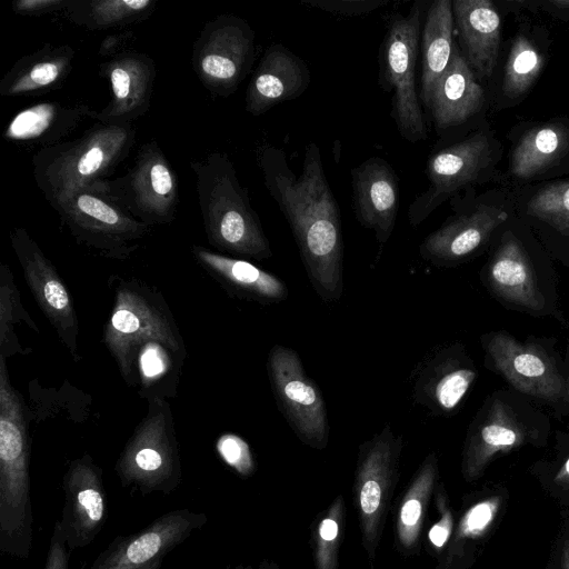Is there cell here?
Segmentation results:
<instances>
[{"instance_id": "cell-1", "label": "cell", "mask_w": 569, "mask_h": 569, "mask_svg": "<svg viewBox=\"0 0 569 569\" xmlns=\"http://www.w3.org/2000/svg\"><path fill=\"white\" fill-rule=\"evenodd\" d=\"M258 163L270 197L290 226L315 291L325 302L338 301L343 291L342 224L319 147L307 144L299 176L276 147L261 148Z\"/></svg>"}, {"instance_id": "cell-2", "label": "cell", "mask_w": 569, "mask_h": 569, "mask_svg": "<svg viewBox=\"0 0 569 569\" xmlns=\"http://www.w3.org/2000/svg\"><path fill=\"white\" fill-rule=\"evenodd\" d=\"M190 168L208 242L241 259L270 258L269 240L229 156L212 151L192 160Z\"/></svg>"}, {"instance_id": "cell-3", "label": "cell", "mask_w": 569, "mask_h": 569, "mask_svg": "<svg viewBox=\"0 0 569 569\" xmlns=\"http://www.w3.org/2000/svg\"><path fill=\"white\" fill-rule=\"evenodd\" d=\"M133 124L97 122L80 137L40 148L32 158L34 181L50 204L73 191L107 180L130 153Z\"/></svg>"}, {"instance_id": "cell-4", "label": "cell", "mask_w": 569, "mask_h": 569, "mask_svg": "<svg viewBox=\"0 0 569 569\" xmlns=\"http://www.w3.org/2000/svg\"><path fill=\"white\" fill-rule=\"evenodd\" d=\"M113 306L103 342L129 385L139 353L160 345L186 349L180 330L161 291L137 278H111Z\"/></svg>"}, {"instance_id": "cell-5", "label": "cell", "mask_w": 569, "mask_h": 569, "mask_svg": "<svg viewBox=\"0 0 569 569\" xmlns=\"http://www.w3.org/2000/svg\"><path fill=\"white\" fill-rule=\"evenodd\" d=\"M51 207L78 244L106 259H128L151 231L111 197L104 180L82 187Z\"/></svg>"}, {"instance_id": "cell-6", "label": "cell", "mask_w": 569, "mask_h": 569, "mask_svg": "<svg viewBox=\"0 0 569 569\" xmlns=\"http://www.w3.org/2000/svg\"><path fill=\"white\" fill-rule=\"evenodd\" d=\"M147 401V413L118 457L114 471L122 487H131L142 495H169L182 480L173 416L166 399Z\"/></svg>"}, {"instance_id": "cell-7", "label": "cell", "mask_w": 569, "mask_h": 569, "mask_svg": "<svg viewBox=\"0 0 569 569\" xmlns=\"http://www.w3.org/2000/svg\"><path fill=\"white\" fill-rule=\"evenodd\" d=\"M403 439L390 425L359 446L353 502L358 513L361 543L375 560L383 532L393 490L399 478Z\"/></svg>"}, {"instance_id": "cell-8", "label": "cell", "mask_w": 569, "mask_h": 569, "mask_svg": "<svg viewBox=\"0 0 569 569\" xmlns=\"http://www.w3.org/2000/svg\"><path fill=\"white\" fill-rule=\"evenodd\" d=\"M423 3L417 1L407 16L392 17L382 43L381 71L392 92V118L400 136L416 143L427 139V126L416 89Z\"/></svg>"}, {"instance_id": "cell-9", "label": "cell", "mask_w": 569, "mask_h": 569, "mask_svg": "<svg viewBox=\"0 0 569 569\" xmlns=\"http://www.w3.org/2000/svg\"><path fill=\"white\" fill-rule=\"evenodd\" d=\"M257 53L256 33L236 14H220L202 27L192 44L191 64L202 86L221 98L244 80Z\"/></svg>"}, {"instance_id": "cell-10", "label": "cell", "mask_w": 569, "mask_h": 569, "mask_svg": "<svg viewBox=\"0 0 569 569\" xmlns=\"http://www.w3.org/2000/svg\"><path fill=\"white\" fill-rule=\"evenodd\" d=\"M111 197L136 220L150 227L171 223L179 206L178 178L160 146L143 143L128 171L104 180Z\"/></svg>"}, {"instance_id": "cell-11", "label": "cell", "mask_w": 569, "mask_h": 569, "mask_svg": "<svg viewBox=\"0 0 569 569\" xmlns=\"http://www.w3.org/2000/svg\"><path fill=\"white\" fill-rule=\"evenodd\" d=\"M267 372L278 408L297 437L322 450L329 440L326 402L291 348L276 345L268 355Z\"/></svg>"}, {"instance_id": "cell-12", "label": "cell", "mask_w": 569, "mask_h": 569, "mask_svg": "<svg viewBox=\"0 0 569 569\" xmlns=\"http://www.w3.org/2000/svg\"><path fill=\"white\" fill-rule=\"evenodd\" d=\"M207 520L206 513L187 508L169 511L137 532L116 537L81 569H160L164 558Z\"/></svg>"}, {"instance_id": "cell-13", "label": "cell", "mask_w": 569, "mask_h": 569, "mask_svg": "<svg viewBox=\"0 0 569 569\" xmlns=\"http://www.w3.org/2000/svg\"><path fill=\"white\" fill-rule=\"evenodd\" d=\"M10 240L36 302L54 328L60 341L71 356L78 359L77 313L72 297L53 262L24 228H13L10 231Z\"/></svg>"}, {"instance_id": "cell-14", "label": "cell", "mask_w": 569, "mask_h": 569, "mask_svg": "<svg viewBox=\"0 0 569 569\" xmlns=\"http://www.w3.org/2000/svg\"><path fill=\"white\" fill-rule=\"evenodd\" d=\"M489 160V140L480 132L432 152L426 169L428 187L408 209L410 224L422 223L446 199L475 181Z\"/></svg>"}, {"instance_id": "cell-15", "label": "cell", "mask_w": 569, "mask_h": 569, "mask_svg": "<svg viewBox=\"0 0 569 569\" xmlns=\"http://www.w3.org/2000/svg\"><path fill=\"white\" fill-rule=\"evenodd\" d=\"M62 488L64 505L59 521L67 546L73 551L90 545L107 520L102 469L86 453L69 462Z\"/></svg>"}, {"instance_id": "cell-16", "label": "cell", "mask_w": 569, "mask_h": 569, "mask_svg": "<svg viewBox=\"0 0 569 569\" xmlns=\"http://www.w3.org/2000/svg\"><path fill=\"white\" fill-rule=\"evenodd\" d=\"M151 57L136 50H123L103 61L99 73L110 84L111 99L94 113L104 124H133L150 109L156 80Z\"/></svg>"}, {"instance_id": "cell-17", "label": "cell", "mask_w": 569, "mask_h": 569, "mask_svg": "<svg viewBox=\"0 0 569 569\" xmlns=\"http://www.w3.org/2000/svg\"><path fill=\"white\" fill-rule=\"evenodd\" d=\"M476 376L458 346L433 350L410 376L413 401L432 415L449 416L458 408Z\"/></svg>"}, {"instance_id": "cell-18", "label": "cell", "mask_w": 569, "mask_h": 569, "mask_svg": "<svg viewBox=\"0 0 569 569\" xmlns=\"http://www.w3.org/2000/svg\"><path fill=\"white\" fill-rule=\"evenodd\" d=\"M486 349L498 371L517 390L547 401L566 396L561 375L551 359L536 346L498 332L489 337Z\"/></svg>"}, {"instance_id": "cell-19", "label": "cell", "mask_w": 569, "mask_h": 569, "mask_svg": "<svg viewBox=\"0 0 569 569\" xmlns=\"http://www.w3.org/2000/svg\"><path fill=\"white\" fill-rule=\"evenodd\" d=\"M352 202L358 222L380 244L393 232L399 210V180L388 161L371 157L351 171Z\"/></svg>"}, {"instance_id": "cell-20", "label": "cell", "mask_w": 569, "mask_h": 569, "mask_svg": "<svg viewBox=\"0 0 569 569\" xmlns=\"http://www.w3.org/2000/svg\"><path fill=\"white\" fill-rule=\"evenodd\" d=\"M311 80L307 63L282 43L264 51L246 91V110L260 116L274 106L299 98Z\"/></svg>"}, {"instance_id": "cell-21", "label": "cell", "mask_w": 569, "mask_h": 569, "mask_svg": "<svg viewBox=\"0 0 569 569\" xmlns=\"http://www.w3.org/2000/svg\"><path fill=\"white\" fill-rule=\"evenodd\" d=\"M507 217L506 211L486 204L459 213L429 233L421 242L419 253L436 266L459 263L482 246Z\"/></svg>"}, {"instance_id": "cell-22", "label": "cell", "mask_w": 569, "mask_h": 569, "mask_svg": "<svg viewBox=\"0 0 569 569\" xmlns=\"http://www.w3.org/2000/svg\"><path fill=\"white\" fill-rule=\"evenodd\" d=\"M197 262L230 293L263 305L287 299L289 291L281 279L252 262L192 246Z\"/></svg>"}, {"instance_id": "cell-23", "label": "cell", "mask_w": 569, "mask_h": 569, "mask_svg": "<svg viewBox=\"0 0 569 569\" xmlns=\"http://www.w3.org/2000/svg\"><path fill=\"white\" fill-rule=\"evenodd\" d=\"M94 113L87 104L40 102L16 113L2 136L11 142L46 148L62 142L63 138L86 119L93 118Z\"/></svg>"}, {"instance_id": "cell-24", "label": "cell", "mask_w": 569, "mask_h": 569, "mask_svg": "<svg viewBox=\"0 0 569 569\" xmlns=\"http://www.w3.org/2000/svg\"><path fill=\"white\" fill-rule=\"evenodd\" d=\"M483 103V90L475 72L455 47L443 74L431 89L427 108L438 129L463 123L477 113Z\"/></svg>"}, {"instance_id": "cell-25", "label": "cell", "mask_w": 569, "mask_h": 569, "mask_svg": "<svg viewBox=\"0 0 569 569\" xmlns=\"http://www.w3.org/2000/svg\"><path fill=\"white\" fill-rule=\"evenodd\" d=\"M452 12L465 59L481 78L489 77L500 40L498 12L488 0H455Z\"/></svg>"}, {"instance_id": "cell-26", "label": "cell", "mask_w": 569, "mask_h": 569, "mask_svg": "<svg viewBox=\"0 0 569 569\" xmlns=\"http://www.w3.org/2000/svg\"><path fill=\"white\" fill-rule=\"evenodd\" d=\"M74 56L69 44H46L23 56L0 80V96H33L57 88L71 72Z\"/></svg>"}, {"instance_id": "cell-27", "label": "cell", "mask_w": 569, "mask_h": 569, "mask_svg": "<svg viewBox=\"0 0 569 569\" xmlns=\"http://www.w3.org/2000/svg\"><path fill=\"white\" fill-rule=\"evenodd\" d=\"M438 476V460L430 452L411 478L397 510L395 536L398 550L405 556L417 555L421 546L427 508Z\"/></svg>"}, {"instance_id": "cell-28", "label": "cell", "mask_w": 569, "mask_h": 569, "mask_svg": "<svg viewBox=\"0 0 569 569\" xmlns=\"http://www.w3.org/2000/svg\"><path fill=\"white\" fill-rule=\"evenodd\" d=\"M488 279L490 287L503 299L528 309L541 307V296L531 266L513 238L505 239L497 250Z\"/></svg>"}, {"instance_id": "cell-29", "label": "cell", "mask_w": 569, "mask_h": 569, "mask_svg": "<svg viewBox=\"0 0 569 569\" xmlns=\"http://www.w3.org/2000/svg\"><path fill=\"white\" fill-rule=\"evenodd\" d=\"M452 1L436 0L429 7L422 29L420 96L427 108L432 87L449 66L453 52Z\"/></svg>"}, {"instance_id": "cell-30", "label": "cell", "mask_w": 569, "mask_h": 569, "mask_svg": "<svg viewBox=\"0 0 569 569\" xmlns=\"http://www.w3.org/2000/svg\"><path fill=\"white\" fill-rule=\"evenodd\" d=\"M467 441V466L472 469L500 449L517 446L525 438V426L503 402H492L471 426Z\"/></svg>"}, {"instance_id": "cell-31", "label": "cell", "mask_w": 569, "mask_h": 569, "mask_svg": "<svg viewBox=\"0 0 569 569\" xmlns=\"http://www.w3.org/2000/svg\"><path fill=\"white\" fill-rule=\"evenodd\" d=\"M156 6L157 0H69L63 11L76 26L104 30L146 20Z\"/></svg>"}, {"instance_id": "cell-32", "label": "cell", "mask_w": 569, "mask_h": 569, "mask_svg": "<svg viewBox=\"0 0 569 569\" xmlns=\"http://www.w3.org/2000/svg\"><path fill=\"white\" fill-rule=\"evenodd\" d=\"M568 146V132L558 124L532 129L521 138L512 152L511 171L519 178H530L562 156Z\"/></svg>"}, {"instance_id": "cell-33", "label": "cell", "mask_w": 569, "mask_h": 569, "mask_svg": "<svg viewBox=\"0 0 569 569\" xmlns=\"http://www.w3.org/2000/svg\"><path fill=\"white\" fill-rule=\"evenodd\" d=\"M23 322L30 329L39 331L21 303V297L14 284L11 269L0 264V357L7 359L13 355H26L24 349L14 333V325Z\"/></svg>"}, {"instance_id": "cell-34", "label": "cell", "mask_w": 569, "mask_h": 569, "mask_svg": "<svg viewBox=\"0 0 569 569\" xmlns=\"http://www.w3.org/2000/svg\"><path fill=\"white\" fill-rule=\"evenodd\" d=\"M346 521L343 496L339 495L330 506L317 516L311 526V540L316 569H337L338 556Z\"/></svg>"}, {"instance_id": "cell-35", "label": "cell", "mask_w": 569, "mask_h": 569, "mask_svg": "<svg viewBox=\"0 0 569 569\" xmlns=\"http://www.w3.org/2000/svg\"><path fill=\"white\" fill-rule=\"evenodd\" d=\"M542 57L523 36H518L511 46L505 68L502 89L509 98L523 94L542 68Z\"/></svg>"}, {"instance_id": "cell-36", "label": "cell", "mask_w": 569, "mask_h": 569, "mask_svg": "<svg viewBox=\"0 0 569 569\" xmlns=\"http://www.w3.org/2000/svg\"><path fill=\"white\" fill-rule=\"evenodd\" d=\"M528 211L558 227L569 224V181L539 190L529 201Z\"/></svg>"}, {"instance_id": "cell-37", "label": "cell", "mask_w": 569, "mask_h": 569, "mask_svg": "<svg viewBox=\"0 0 569 569\" xmlns=\"http://www.w3.org/2000/svg\"><path fill=\"white\" fill-rule=\"evenodd\" d=\"M217 451L221 459L243 477L251 476L256 463L249 445L233 433L222 435L217 441Z\"/></svg>"}, {"instance_id": "cell-38", "label": "cell", "mask_w": 569, "mask_h": 569, "mask_svg": "<svg viewBox=\"0 0 569 569\" xmlns=\"http://www.w3.org/2000/svg\"><path fill=\"white\" fill-rule=\"evenodd\" d=\"M301 3L340 16L370 13L389 3L388 0H299Z\"/></svg>"}, {"instance_id": "cell-39", "label": "cell", "mask_w": 569, "mask_h": 569, "mask_svg": "<svg viewBox=\"0 0 569 569\" xmlns=\"http://www.w3.org/2000/svg\"><path fill=\"white\" fill-rule=\"evenodd\" d=\"M436 502L440 511V518L433 523L428 531V545L430 552L438 553L446 546L451 531L452 520L451 515L447 508L446 496L440 492V487L436 488Z\"/></svg>"}, {"instance_id": "cell-40", "label": "cell", "mask_w": 569, "mask_h": 569, "mask_svg": "<svg viewBox=\"0 0 569 569\" xmlns=\"http://www.w3.org/2000/svg\"><path fill=\"white\" fill-rule=\"evenodd\" d=\"M70 553L71 550H69L67 546L66 538L60 527V521L56 520L43 569H69Z\"/></svg>"}, {"instance_id": "cell-41", "label": "cell", "mask_w": 569, "mask_h": 569, "mask_svg": "<svg viewBox=\"0 0 569 569\" xmlns=\"http://www.w3.org/2000/svg\"><path fill=\"white\" fill-rule=\"evenodd\" d=\"M492 506L481 502L469 509L460 526V536H472L482 531L492 518Z\"/></svg>"}, {"instance_id": "cell-42", "label": "cell", "mask_w": 569, "mask_h": 569, "mask_svg": "<svg viewBox=\"0 0 569 569\" xmlns=\"http://www.w3.org/2000/svg\"><path fill=\"white\" fill-rule=\"evenodd\" d=\"M69 0H19L12 2V10L21 16H42L64 10Z\"/></svg>"}, {"instance_id": "cell-43", "label": "cell", "mask_w": 569, "mask_h": 569, "mask_svg": "<svg viewBox=\"0 0 569 569\" xmlns=\"http://www.w3.org/2000/svg\"><path fill=\"white\" fill-rule=\"evenodd\" d=\"M133 31L127 30L121 33L110 34L106 37L99 48L100 56H114L127 41L133 38Z\"/></svg>"}, {"instance_id": "cell-44", "label": "cell", "mask_w": 569, "mask_h": 569, "mask_svg": "<svg viewBox=\"0 0 569 569\" xmlns=\"http://www.w3.org/2000/svg\"><path fill=\"white\" fill-rule=\"evenodd\" d=\"M233 569H279V567L269 560H263L257 566L248 565V566H238Z\"/></svg>"}, {"instance_id": "cell-45", "label": "cell", "mask_w": 569, "mask_h": 569, "mask_svg": "<svg viewBox=\"0 0 569 569\" xmlns=\"http://www.w3.org/2000/svg\"><path fill=\"white\" fill-rule=\"evenodd\" d=\"M551 3L561 9H569V0H553Z\"/></svg>"}, {"instance_id": "cell-46", "label": "cell", "mask_w": 569, "mask_h": 569, "mask_svg": "<svg viewBox=\"0 0 569 569\" xmlns=\"http://www.w3.org/2000/svg\"><path fill=\"white\" fill-rule=\"evenodd\" d=\"M565 473L569 476V459L565 463Z\"/></svg>"}, {"instance_id": "cell-47", "label": "cell", "mask_w": 569, "mask_h": 569, "mask_svg": "<svg viewBox=\"0 0 569 569\" xmlns=\"http://www.w3.org/2000/svg\"><path fill=\"white\" fill-rule=\"evenodd\" d=\"M566 396H567V398H568V400H569V382H568V387H567V389H566Z\"/></svg>"}]
</instances>
